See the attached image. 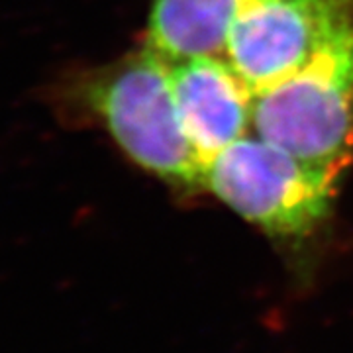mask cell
<instances>
[{
	"label": "cell",
	"instance_id": "1",
	"mask_svg": "<svg viewBox=\"0 0 353 353\" xmlns=\"http://www.w3.org/2000/svg\"><path fill=\"white\" fill-rule=\"evenodd\" d=\"M51 101L63 118L99 124L134 163L167 185L204 189V169L176 112L169 63L150 48L73 71L53 87Z\"/></svg>",
	"mask_w": 353,
	"mask_h": 353
},
{
	"label": "cell",
	"instance_id": "2",
	"mask_svg": "<svg viewBox=\"0 0 353 353\" xmlns=\"http://www.w3.org/2000/svg\"><path fill=\"white\" fill-rule=\"evenodd\" d=\"M257 136L332 175L353 163V28L255 94Z\"/></svg>",
	"mask_w": 353,
	"mask_h": 353
},
{
	"label": "cell",
	"instance_id": "3",
	"mask_svg": "<svg viewBox=\"0 0 353 353\" xmlns=\"http://www.w3.org/2000/svg\"><path fill=\"white\" fill-rule=\"evenodd\" d=\"M340 176L257 136L232 143L204 169V189L277 238H303L330 214Z\"/></svg>",
	"mask_w": 353,
	"mask_h": 353
},
{
	"label": "cell",
	"instance_id": "4",
	"mask_svg": "<svg viewBox=\"0 0 353 353\" xmlns=\"http://www.w3.org/2000/svg\"><path fill=\"white\" fill-rule=\"evenodd\" d=\"M352 28L353 0H250L232 28L226 59L257 94Z\"/></svg>",
	"mask_w": 353,
	"mask_h": 353
},
{
	"label": "cell",
	"instance_id": "5",
	"mask_svg": "<svg viewBox=\"0 0 353 353\" xmlns=\"http://www.w3.org/2000/svg\"><path fill=\"white\" fill-rule=\"evenodd\" d=\"M176 112L202 169L253 126L255 92L226 57L169 63Z\"/></svg>",
	"mask_w": 353,
	"mask_h": 353
},
{
	"label": "cell",
	"instance_id": "6",
	"mask_svg": "<svg viewBox=\"0 0 353 353\" xmlns=\"http://www.w3.org/2000/svg\"><path fill=\"white\" fill-rule=\"evenodd\" d=\"M250 0H152L145 48L167 63L226 57L232 28Z\"/></svg>",
	"mask_w": 353,
	"mask_h": 353
}]
</instances>
